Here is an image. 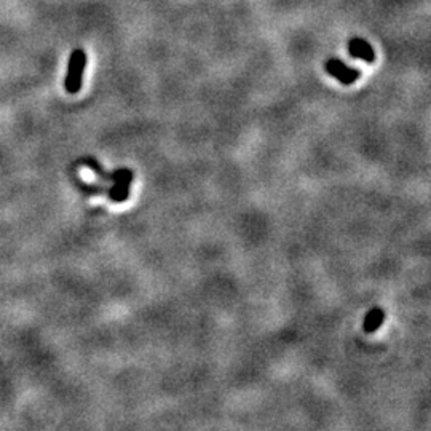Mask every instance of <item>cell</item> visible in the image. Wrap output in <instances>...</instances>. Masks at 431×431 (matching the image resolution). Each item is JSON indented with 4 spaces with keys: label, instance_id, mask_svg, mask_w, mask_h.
Returning <instances> with one entry per match:
<instances>
[{
    "label": "cell",
    "instance_id": "cell-2",
    "mask_svg": "<svg viewBox=\"0 0 431 431\" xmlns=\"http://www.w3.org/2000/svg\"><path fill=\"white\" fill-rule=\"evenodd\" d=\"M326 72L334 77L336 80H339L343 85H352L361 77V70L353 69L350 65H347L343 61H340L339 58H329L324 64Z\"/></svg>",
    "mask_w": 431,
    "mask_h": 431
},
{
    "label": "cell",
    "instance_id": "cell-5",
    "mask_svg": "<svg viewBox=\"0 0 431 431\" xmlns=\"http://www.w3.org/2000/svg\"><path fill=\"white\" fill-rule=\"evenodd\" d=\"M384 321H385V312L382 308L375 307L368 312L366 318H364V323H363V329L364 332L373 334V332L380 329V326L384 324Z\"/></svg>",
    "mask_w": 431,
    "mask_h": 431
},
{
    "label": "cell",
    "instance_id": "cell-4",
    "mask_svg": "<svg viewBox=\"0 0 431 431\" xmlns=\"http://www.w3.org/2000/svg\"><path fill=\"white\" fill-rule=\"evenodd\" d=\"M348 53H350L352 58L361 59V61L366 63H374L375 59V52L373 45L368 40L359 39V37H354L350 42H348Z\"/></svg>",
    "mask_w": 431,
    "mask_h": 431
},
{
    "label": "cell",
    "instance_id": "cell-1",
    "mask_svg": "<svg viewBox=\"0 0 431 431\" xmlns=\"http://www.w3.org/2000/svg\"><path fill=\"white\" fill-rule=\"evenodd\" d=\"M85 68H86V53L81 50V48H75L69 56L68 74H65L64 79V88L69 95H77L81 90Z\"/></svg>",
    "mask_w": 431,
    "mask_h": 431
},
{
    "label": "cell",
    "instance_id": "cell-3",
    "mask_svg": "<svg viewBox=\"0 0 431 431\" xmlns=\"http://www.w3.org/2000/svg\"><path fill=\"white\" fill-rule=\"evenodd\" d=\"M113 181H116V184H113V187L107 194L116 203H123L130 195V184L133 181V173L130 170L113 173Z\"/></svg>",
    "mask_w": 431,
    "mask_h": 431
}]
</instances>
